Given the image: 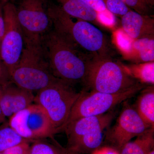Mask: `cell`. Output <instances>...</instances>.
I'll return each instance as SVG.
<instances>
[{
    "label": "cell",
    "instance_id": "cell-1",
    "mask_svg": "<svg viewBox=\"0 0 154 154\" xmlns=\"http://www.w3.org/2000/svg\"><path fill=\"white\" fill-rule=\"evenodd\" d=\"M42 46L52 74L73 85L85 84L94 61L73 45L54 29L45 35Z\"/></svg>",
    "mask_w": 154,
    "mask_h": 154
},
{
    "label": "cell",
    "instance_id": "cell-2",
    "mask_svg": "<svg viewBox=\"0 0 154 154\" xmlns=\"http://www.w3.org/2000/svg\"><path fill=\"white\" fill-rule=\"evenodd\" d=\"M52 26L73 45L94 61L111 58L110 42L105 33L91 22L73 21L57 5L48 6Z\"/></svg>",
    "mask_w": 154,
    "mask_h": 154
},
{
    "label": "cell",
    "instance_id": "cell-3",
    "mask_svg": "<svg viewBox=\"0 0 154 154\" xmlns=\"http://www.w3.org/2000/svg\"><path fill=\"white\" fill-rule=\"evenodd\" d=\"M10 77L15 85L32 92L44 89L57 79L50 69L42 45H24L19 63Z\"/></svg>",
    "mask_w": 154,
    "mask_h": 154
},
{
    "label": "cell",
    "instance_id": "cell-4",
    "mask_svg": "<svg viewBox=\"0 0 154 154\" xmlns=\"http://www.w3.org/2000/svg\"><path fill=\"white\" fill-rule=\"evenodd\" d=\"M115 113L108 112L96 116L82 117L67 124L63 131L67 138L66 149L80 154L93 152L103 141L105 130Z\"/></svg>",
    "mask_w": 154,
    "mask_h": 154
},
{
    "label": "cell",
    "instance_id": "cell-5",
    "mask_svg": "<svg viewBox=\"0 0 154 154\" xmlns=\"http://www.w3.org/2000/svg\"><path fill=\"white\" fill-rule=\"evenodd\" d=\"M81 92L58 79L38 91L34 102L41 106L49 116L56 133L63 132L71 111Z\"/></svg>",
    "mask_w": 154,
    "mask_h": 154
},
{
    "label": "cell",
    "instance_id": "cell-6",
    "mask_svg": "<svg viewBox=\"0 0 154 154\" xmlns=\"http://www.w3.org/2000/svg\"><path fill=\"white\" fill-rule=\"evenodd\" d=\"M126 72L124 65L106 58L94 61L85 84L92 91L114 94L122 93L140 84Z\"/></svg>",
    "mask_w": 154,
    "mask_h": 154
},
{
    "label": "cell",
    "instance_id": "cell-7",
    "mask_svg": "<svg viewBox=\"0 0 154 154\" xmlns=\"http://www.w3.org/2000/svg\"><path fill=\"white\" fill-rule=\"evenodd\" d=\"M143 88V85H140L128 91L114 94L94 91L90 92L82 91L73 105L65 127L69 122L79 119L107 113L116 105L132 98Z\"/></svg>",
    "mask_w": 154,
    "mask_h": 154
},
{
    "label": "cell",
    "instance_id": "cell-8",
    "mask_svg": "<svg viewBox=\"0 0 154 154\" xmlns=\"http://www.w3.org/2000/svg\"><path fill=\"white\" fill-rule=\"evenodd\" d=\"M17 12L25 45H41L43 37L52 26L43 0H22Z\"/></svg>",
    "mask_w": 154,
    "mask_h": 154
},
{
    "label": "cell",
    "instance_id": "cell-9",
    "mask_svg": "<svg viewBox=\"0 0 154 154\" xmlns=\"http://www.w3.org/2000/svg\"><path fill=\"white\" fill-rule=\"evenodd\" d=\"M9 118V126L28 140L52 138L57 134L46 111L36 103L31 104Z\"/></svg>",
    "mask_w": 154,
    "mask_h": 154
},
{
    "label": "cell",
    "instance_id": "cell-10",
    "mask_svg": "<svg viewBox=\"0 0 154 154\" xmlns=\"http://www.w3.org/2000/svg\"><path fill=\"white\" fill-rule=\"evenodd\" d=\"M3 14L5 32L0 43V57L11 76L19 63L25 43L17 19V7L13 3H5Z\"/></svg>",
    "mask_w": 154,
    "mask_h": 154
},
{
    "label": "cell",
    "instance_id": "cell-11",
    "mask_svg": "<svg viewBox=\"0 0 154 154\" xmlns=\"http://www.w3.org/2000/svg\"><path fill=\"white\" fill-rule=\"evenodd\" d=\"M150 128L134 107L125 104L116 123L107 132L106 140L119 152L127 143Z\"/></svg>",
    "mask_w": 154,
    "mask_h": 154
},
{
    "label": "cell",
    "instance_id": "cell-12",
    "mask_svg": "<svg viewBox=\"0 0 154 154\" xmlns=\"http://www.w3.org/2000/svg\"><path fill=\"white\" fill-rule=\"evenodd\" d=\"M113 40L125 59L134 63L154 61V36L134 39L120 28L113 32Z\"/></svg>",
    "mask_w": 154,
    "mask_h": 154
},
{
    "label": "cell",
    "instance_id": "cell-13",
    "mask_svg": "<svg viewBox=\"0 0 154 154\" xmlns=\"http://www.w3.org/2000/svg\"><path fill=\"white\" fill-rule=\"evenodd\" d=\"M33 92L19 88L12 82L0 85V108L6 117L25 109L34 102Z\"/></svg>",
    "mask_w": 154,
    "mask_h": 154
},
{
    "label": "cell",
    "instance_id": "cell-14",
    "mask_svg": "<svg viewBox=\"0 0 154 154\" xmlns=\"http://www.w3.org/2000/svg\"><path fill=\"white\" fill-rule=\"evenodd\" d=\"M121 19L122 30L130 38L137 39L154 36V19L131 10Z\"/></svg>",
    "mask_w": 154,
    "mask_h": 154
},
{
    "label": "cell",
    "instance_id": "cell-15",
    "mask_svg": "<svg viewBox=\"0 0 154 154\" xmlns=\"http://www.w3.org/2000/svg\"><path fill=\"white\" fill-rule=\"evenodd\" d=\"M60 7L72 18L88 21L101 25L98 20L97 12L80 0H55Z\"/></svg>",
    "mask_w": 154,
    "mask_h": 154
},
{
    "label": "cell",
    "instance_id": "cell-16",
    "mask_svg": "<svg viewBox=\"0 0 154 154\" xmlns=\"http://www.w3.org/2000/svg\"><path fill=\"white\" fill-rule=\"evenodd\" d=\"M138 115L151 128H154V86L144 90L134 107Z\"/></svg>",
    "mask_w": 154,
    "mask_h": 154
},
{
    "label": "cell",
    "instance_id": "cell-17",
    "mask_svg": "<svg viewBox=\"0 0 154 154\" xmlns=\"http://www.w3.org/2000/svg\"><path fill=\"white\" fill-rule=\"evenodd\" d=\"M154 128H150L122 147L119 154H148L154 149Z\"/></svg>",
    "mask_w": 154,
    "mask_h": 154
},
{
    "label": "cell",
    "instance_id": "cell-18",
    "mask_svg": "<svg viewBox=\"0 0 154 154\" xmlns=\"http://www.w3.org/2000/svg\"><path fill=\"white\" fill-rule=\"evenodd\" d=\"M126 72L133 78L142 84L153 85L154 84V62L134 63L124 65Z\"/></svg>",
    "mask_w": 154,
    "mask_h": 154
},
{
    "label": "cell",
    "instance_id": "cell-19",
    "mask_svg": "<svg viewBox=\"0 0 154 154\" xmlns=\"http://www.w3.org/2000/svg\"><path fill=\"white\" fill-rule=\"evenodd\" d=\"M30 141L23 138L10 126L4 127L0 129V153Z\"/></svg>",
    "mask_w": 154,
    "mask_h": 154
},
{
    "label": "cell",
    "instance_id": "cell-20",
    "mask_svg": "<svg viewBox=\"0 0 154 154\" xmlns=\"http://www.w3.org/2000/svg\"><path fill=\"white\" fill-rule=\"evenodd\" d=\"M68 150L58 143H53L42 140H34L30 146V154H67Z\"/></svg>",
    "mask_w": 154,
    "mask_h": 154
},
{
    "label": "cell",
    "instance_id": "cell-21",
    "mask_svg": "<svg viewBox=\"0 0 154 154\" xmlns=\"http://www.w3.org/2000/svg\"><path fill=\"white\" fill-rule=\"evenodd\" d=\"M131 10L142 15L152 16L154 0H121Z\"/></svg>",
    "mask_w": 154,
    "mask_h": 154
},
{
    "label": "cell",
    "instance_id": "cell-22",
    "mask_svg": "<svg viewBox=\"0 0 154 154\" xmlns=\"http://www.w3.org/2000/svg\"><path fill=\"white\" fill-rule=\"evenodd\" d=\"M106 9L115 16L122 17L131 10L121 0H102Z\"/></svg>",
    "mask_w": 154,
    "mask_h": 154
},
{
    "label": "cell",
    "instance_id": "cell-23",
    "mask_svg": "<svg viewBox=\"0 0 154 154\" xmlns=\"http://www.w3.org/2000/svg\"><path fill=\"white\" fill-rule=\"evenodd\" d=\"M97 15L100 25L111 28L115 26L116 22L115 16L108 10L105 12H97Z\"/></svg>",
    "mask_w": 154,
    "mask_h": 154
},
{
    "label": "cell",
    "instance_id": "cell-24",
    "mask_svg": "<svg viewBox=\"0 0 154 154\" xmlns=\"http://www.w3.org/2000/svg\"><path fill=\"white\" fill-rule=\"evenodd\" d=\"M29 142H25L3 152L4 154H30Z\"/></svg>",
    "mask_w": 154,
    "mask_h": 154
},
{
    "label": "cell",
    "instance_id": "cell-25",
    "mask_svg": "<svg viewBox=\"0 0 154 154\" xmlns=\"http://www.w3.org/2000/svg\"><path fill=\"white\" fill-rule=\"evenodd\" d=\"M85 3L96 12H103L107 11L105 4L102 0H80Z\"/></svg>",
    "mask_w": 154,
    "mask_h": 154
},
{
    "label": "cell",
    "instance_id": "cell-26",
    "mask_svg": "<svg viewBox=\"0 0 154 154\" xmlns=\"http://www.w3.org/2000/svg\"><path fill=\"white\" fill-rule=\"evenodd\" d=\"M11 82V77L8 71L0 57V85H7Z\"/></svg>",
    "mask_w": 154,
    "mask_h": 154
},
{
    "label": "cell",
    "instance_id": "cell-27",
    "mask_svg": "<svg viewBox=\"0 0 154 154\" xmlns=\"http://www.w3.org/2000/svg\"><path fill=\"white\" fill-rule=\"evenodd\" d=\"M5 3H0V43L5 32V20L3 14V6Z\"/></svg>",
    "mask_w": 154,
    "mask_h": 154
},
{
    "label": "cell",
    "instance_id": "cell-28",
    "mask_svg": "<svg viewBox=\"0 0 154 154\" xmlns=\"http://www.w3.org/2000/svg\"><path fill=\"white\" fill-rule=\"evenodd\" d=\"M93 154H119L115 149L111 147H104L98 149L93 152Z\"/></svg>",
    "mask_w": 154,
    "mask_h": 154
},
{
    "label": "cell",
    "instance_id": "cell-29",
    "mask_svg": "<svg viewBox=\"0 0 154 154\" xmlns=\"http://www.w3.org/2000/svg\"><path fill=\"white\" fill-rule=\"evenodd\" d=\"M6 118L5 116L4 115L2 111L0 108V125L2 123H4L5 121Z\"/></svg>",
    "mask_w": 154,
    "mask_h": 154
},
{
    "label": "cell",
    "instance_id": "cell-30",
    "mask_svg": "<svg viewBox=\"0 0 154 154\" xmlns=\"http://www.w3.org/2000/svg\"><path fill=\"white\" fill-rule=\"evenodd\" d=\"M67 154H80L78 153L75 152L71 151H69V150H68V152H67Z\"/></svg>",
    "mask_w": 154,
    "mask_h": 154
},
{
    "label": "cell",
    "instance_id": "cell-31",
    "mask_svg": "<svg viewBox=\"0 0 154 154\" xmlns=\"http://www.w3.org/2000/svg\"><path fill=\"white\" fill-rule=\"evenodd\" d=\"M148 154H154V149H153Z\"/></svg>",
    "mask_w": 154,
    "mask_h": 154
},
{
    "label": "cell",
    "instance_id": "cell-32",
    "mask_svg": "<svg viewBox=\"0 0 154 154\" xmlns=\"http://www.w3.org/2000/svg\"><path fill=\"white\" fill-rule=\"evenodd\" d=\"M3 1H4V2H7V1H8V0H3Z\"/></svg>",
    "mask_w": 154,
    "mask_h": 154
},
{
    "label": "cell",
    "instance_id": "cell-33",
    "mask_svg": "<svg viewBox=\"0 0 154 154\" xmlns=\"http://www.w3.org/2000/svg\"><path fill=\"white\" fill-rule=\"evenodd\" d=\"M0 154H4L3 153H0Z\"/></svg>",
    "mask_w": 154,
    "mask_h": 154
}]
</instances>
